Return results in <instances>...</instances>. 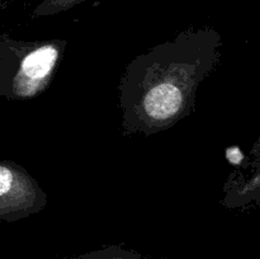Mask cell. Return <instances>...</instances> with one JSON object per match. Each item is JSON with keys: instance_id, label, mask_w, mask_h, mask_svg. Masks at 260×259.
<instances>
[{"instance_id": "obj_1", "label": "cell", "mask_w": 260, "mask_h": 259, "mask_svg": "<svg viewBox=\"0 0 260 259\" xmlns=\"http://www.w3.org/2000/svg\"><path fill=\"white\" fill-rule=\"evenodd\" d=\"M221 53L217 32L190 29L135 57L118 88L124 134L150 136L192 113L198 88L216 70Z\"/></svg>"}, {"instance_id": "obj_2", "label": "cell", "mask_w": 260, "mask_h": 259, "mask_svg": "<svg viewBox=\"0 0 260 259\" xmlns=\"http://www.w3.org/2000/svg\"><path fill=\"white\" fill-rule=\"evenodd\" d=\"M66 41H17L0 38V95L25 101L40 95L52 81Z\"/></svg>"}, {"instance_id": "obj_3", "label": "cell", "mask_w": 260, "mask_h": 259, "mask_svg": "<svg viewBox=\"0 0 260 259\" xmlns=\"http://www.w3.org/2000/svg\"><path fill=\"white\" fill-rule=\"evenodd\" d=\"M47 196L23 168L13 161L0 164V220L14 222L41 212Z\"/></svg>"}, {"instance_id": "obj_4", "label": "cell", "mask_w": 260, "mask_h": 259, "mask_svg": "<svg viewBox=\"0 0 260 259\" xmlns=\"http://www.w3.org/2000/svg\"><path fill=\"white\" fill-rule=\"evenodd\" d=\"M222 205L234 210L260 205V137L244 169L233 173L226 182Z\"/></svg>"}, {"instance_id": "obj_5", "label": "cell", "mask_w": 260, "mask_h": 259, "mask_svg": "<svg viewBox=\"0 0 260 259\" xmlns=\"http://www.w3.org/2000/svg\"><path fill=\"white\" fill-rule=\"evenodd\" d=\"M75 259H147L136 250L122 248L118 245H109L79 255Z\"/></svg>"}, {"instance_id": "obj_6", "label": "cell", "mask_w": 260, "mask_h": 259, "mask_svg": "<svg viewBox=\"0 0 260 259\" xmlns=\"http://www.w3.org/2000/svg\"><path fill=\"white\" fill-rule=\"evenodd\" d=\"M81 2H84V0H45L36 8L33 17H45V15L56 14V13L70 9L74 5Z\"/></svg>"}]
</instances>
